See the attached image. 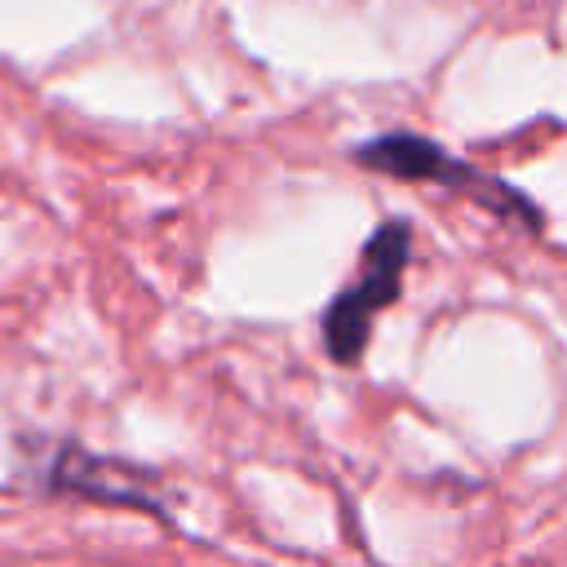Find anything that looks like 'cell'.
Returning a JSON list of instances; mask_svg holds the SVG:
<instances>
[{"label":"cell","mask_w":567,"mask_h":567,"mask_svg":"<svg viewBox=\"0 0 567 567\" xmlns=\"http://www.w3.org/2000/svg\"><path fill=\"white\" fill-rule=\"evenodd\" d=\"M350 159L363 164V168H372V173L399 177V182H434V186H452V190H461V195L487 204L492 213H501V217H518V221H527L532 230H540V213H536V204H532L523 190H514L509 182H501V177L474 168L470 159L452 155L447 146L430 142V137H421V133H403V128H394V133L363 137V142L350 146Z\"/></svg>","instance_id":"1"},{"label":"cell","mask_w":567,"mask_h":567,"mask_svg":"<svg viewBox=\"0 0 567 567\" xmlns=\"http://www.w3.org/2000/svg\"><path fill=\"white\" fill-rule=\"evenodd\" d=\"M412 261V226L390 217L381 221L368 239H363V257H359V275L350 288H341L328 306H323V346L337 363H354L368 346L372 319L399 301L403 292V270Z\"/></svg>","instance_id":"2"},{"label":"cell","mask_w":567,"mask_h":567,"mask_svg":"<svg viewBox=\"0 0 567 567\" xmlns=\"http://www.w3.org/2000/svg\"><path fill=\"white\" fill-rule=\"evenodd\" d=\"M53 483L58 487H71V492H84V496H97V501H124V505H142V509H155V501L128 483L124 470L97 461V456H84L75 447H66L53 465Z\"/></svg>","instance_id":"3"}]
</instances>
